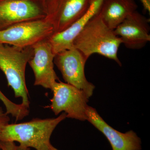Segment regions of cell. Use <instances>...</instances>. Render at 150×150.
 I'll return each instance as SVG.
<instances>
[{
  "label": "cell",
  "instance_id": "cell-1",
  "mask_svg": "<svg viewBox=\"0 0 150 150\" xmlns=\"http://www.w3.org/2000/svg\"><path fill=\"white\" fill-rule=\"evenodd\" d=\"M121 43L120 38L105 23L98 12L76 38L73 47L80 51L88 59L93 54H98L113 60L121 66L118 56Z\"/></svg>",
  "mask_w": 150,
  "mask_h": 150
},
{
  "label": "cell",
  "instance_id": "cell-8",
  "mask_svg": "<svg viewBox=\"0 0 150 150\" xmlns=\"http://www.w3.org/2000/svg\"><path fill=\"white\" fill-rule=\"evenodd\" d=\"M150 19L135 11L114 30L126 48L140 49L150 41Z\"/></svg>",
  "mask_w": 150,
  "mask_h": 150
},
{
  "label": "cell",
  "instance_id": "cell-11",
  "mask_svg": "<svg viewBox=\"0 0 150 150\" xmlns=\"http://www.w3.org/2000/svg\"><path fill=\"white\" fill-rule=\"evenodd\" d=\"M103 0H96L91 4L86 13L62 32L55 33L48 38L55 55L61 51L73 48V42L86 24L97 13Z\"/></svg>",
  "mask_w": 150,
  "mask_h": 150
},
{
  "label": "cell",
  "instance_id": "cell-9",
  "mask_svg": "<svg viewBox=\"0 0 150 150\" xmlns=\"http://www.w3.org/2000/svg\"><path fill=\"white\" fill-rule=\"evenodd\" d=\"M45 18L40 7L31 0L0 1V30L20 23Z\"/></svg>",
  "mask_w": 150,
  "mask_h": 150
},
{
  "label": "cell",
  "instance_id": "cell-15",
  "mask_svg": "<svg viewBox=\"0 0 150 150\" xmlns=\"http://www.w3.org/2000/svg\"><path fill=\"white\" fill-rule=\"evenodd\" d=\"M0 148L1 150H30V148L17 145L14 142H0Z\"/></svg>",
  "mask_w": 150,
  "mask_h": 150
},
{
  "label": "cell",
  "instance_id": "cell-4",
  "mask_svg": "<svg viewBox=\"0 0 150 150\" xmlns=\"http://www.w3.org/2000/svg\"><path fill=\"white\" fill-rule=\"evenodd\" d=\"M51 91V104L45 108H50L55 115L64 111L67 118L87 121L89 98L83 91L60 81L56 82Z\"/></svg>",
  "mask_w": 150,
  "mask_h": 150
},
{
  "label": "cell",
  "instance_id": "cell-18",
  "mask_svg": "<svg viewBox=\"0 0 150 150\" xmlns=\"http://www.w3.org/2000/svg\"><path fill=\"white\" fill-rule=\"evenodd\" d=\"M48 150H59L58 149H56L54 146H52V144L50 145V146H49V149Z\"/></svg>",
  "mask_w": 150,
  "mask_h": 150
},
{
  "label": "cell",
  "instance_id": "cell-3",
  "mask_svg": "<svg viewBox=\"0 0 150 150\" xmlns=\"http://www.w3.org/2000/svg\"><path fill=\"white\" fill-rule=\"evenodd\" d=\"M31 47L19 48L0 43V70L5 75L8 86L13 90L15 98L29 108V93L25 81V69L32 58Z\"/></svg>",
  "mask_w": 150,
  "mask_h": 150
},
{
  "label": "cell",
  "instance_id": "cell-6",
  "mask_svg": "<svg viewBox=\"0 0 150 150\" xmlns=\"http://www.w3.org/2000/svg\"><path fill=\"white\" fill-rule=\"evenodd\" d=\"M87 60L80 51L73 47L56 54L54 64L66 83L83 91L89 98L93 94L95 86L86 78L85 67Z\"/></svg>",
  "mask_w": 150,
  "mask_h": 150
},
{
  "label": "cell",
  "instance_id": "cell-5",
  "mask_svg": "<svg viewBox=\"0 0 150 150\" xmlns=\"http://www.w3.org/2000/svg\"><path fill=\"white\" fill-rule=\"evenodd\" d=\"M53 33V25L46 19L30 21L0 30V43L19 48L31 47Z\"/></svg>",
  "mask_w": 150,
  "mask_h": 150
},
{
  "label": "cell",
  "instance_id": "cell-14",
  "mask_svg": "<svg viewBox=\"0 0 150 150\" xmlns=\"http://www.w3.org/2000/svg\"><path fill=\"white\" fill-rule=\"evenodd\" d=\"M0 101L6 108V112L11 115L18 121L25 118L29 113V108L21 103L17 104L12 101L5 95L0 89Z\"/></svg>",
  "mask_w": 150,
  "mask_h": 150
},
{
  "label": "cell",
  "instance_id": "cell-2",
  "mask_svg": "<svg viewBox=\"0 0 150 150\" xmlns=\"http://www.w3.org/2000/svg\"><path fill=\"white\" fill-rule=\"evenodd\" d=\"M66 118L67 114L63 112L55 118H33L24 123H9L0 132V142H17L24 147L48 150L52 133Z\"/></svg>",
  "mask_w": 150,
  "mask_h": 150
},
{
  "label": "cell",
  "instance_id": "cell-13",
  "mask_svg": "<svg viewBox=\"0 0 150 150\" xmlns=\"http://www.w3.org/2000/svg\"><path fill=\"white\" fill-rule=\"evenodd\" d=\"M137 8L135 0H103L98 13L105 23L114 30Z\"/></svg>",
  "mask_w": 150,
  "mask_h": 150
},
{
  "label": "cell",
  "instance_id": "cell-16",
  "mask_svg": "<svg viewBox=\"0 0 150 150\" xmlns=\"http://www.w3.org/2000/svg\"><path fill=\"white\" fill-rule=\"evenodd\" d=\"M10 121V118L8 114L3 110L2 107H0V132L6 125L9 123ZM0 150H1V148Z\"/></svg>",
  "mask_w": 150,
  "mask_h": 150
},
{
  "label": "cell",
  "instance_id": "cell-12",
  "mask_svg": "<svg viewBox=\"0 0 150 150\" xmlns=\"http://www.w3.org/2000/svg\"><path fill=\"white\" fill-rule=\"evenodd\" d=\"M90 6V0H63L52 22L53 34L64 31L83 16Z\"/></svg>",
  "mask_w": 150,
  "mask_h": 150
},
{
  "label": "cell",
  "instance_id": "cell-17",
  "mask_svg": "<svg viewBox=\"0 0 150 150\" xmlns=\"http://www.w3.org/2000/svg\"><path fill=\"white\" fill-rule=\"evenodd\" d=\"M143 4L145 10L147 11L150 13V0H141Z\"/></svg>",
  "mask_w": 150,
  "mask_h": 150
},
{
  "label": "cell",
  "instance_id": "cell-7",
  "mask_svg": "<svg viewBox=\"0 0 150 150\" xmlns=\"http://www.w3.org/2000/svg\"><path fill=\"white\" fill-rule=\"evenodd\" d=\"M33 54L28 64L34 74V85L41 86L51 90L56 82L59 81L54 69L55 54L48 39L32 46Z\"/></svg>",
  "mask_w": 150,
  "mask_h": 150
},
{
  "label": "cell",
  "instance_id": "cell-10",
  "mask_svg": "<svg viewBox=\"0 0 150 150\" xmlns=\"http://www.w3.org/2000/svg\"><path fill=\"white\" fill-rule=\"evenodd\" d=\"M87 121L101 132L111 145L112 150H142V141L132 130L125 133L119 132L109 126L95 108L88 106Z\"/></svg>",
  "mask_w": 150,
  "mask_h": 150
}]
</instances>
